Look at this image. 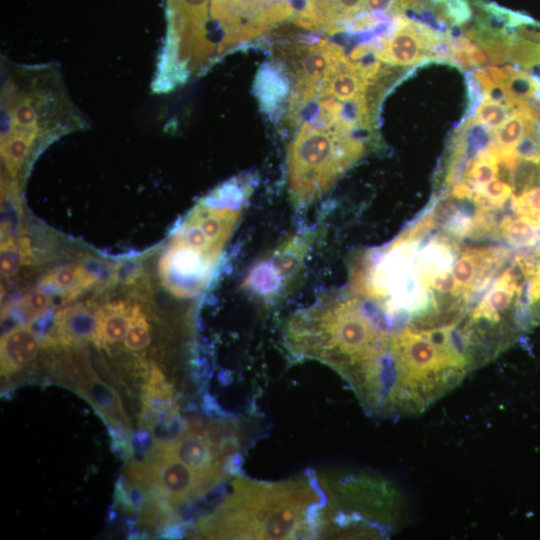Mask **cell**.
I'll use <instances>...</instances> for the list:
<instances>
[{
  "label": "cell",
  "mask_w": 540,
  "mask_h": 540,
  "mask_svg": "<svg viewBox=\"0 0 540 540\" xmlns=\"http://www.w3.org/2000/svg\"><path fill=\"white\" fill-rule=\"evenodd\" d=\"M287 349L335 370L370 412L381 413L389 331L378 311L351 290L325 295L294 313Z\"/></svg>",
  "instance_id": "1"
},
{
  "label": "cell",
  "mask_w": 540,
  "mask_h": 540,
  "mask_svg": "<svg viewBox=\"0 0 540 540\" xmlns=\"http://www.w3.org/2000/svg\"><path fill=\"white\" fill-rule=\"evenodd\" d=\"M321 494L309 479L236 478L228 492L188 526L208 539H297L317 535Z\"/></svg>",
  "instance_id": "2"
},
{
  "label": "cell",
  "mask_w": 540,
  "mask_h": 540,
  "mask_svg": "<svg viewBox=\"0 0 540 540\" xmlns=\"http://www.w3.org/2000/svg\"><path fill=\"white\" fill-rule=\"evenodd\" d=\"M1 157L16 177L38 142L82 129L85 119L52 65L2 66Z\"/></svg>",
  "instance_id": "3"
},
{
  "label": "cell",
  "mask_w": 540,
  "mask_h": 540,
  "mask_svg": "<svg viewBox=\"0 0 540 540\" xmlns=\"http://www.w3.org/2000/svg\"><path fill=\"white\" fill-rule=\"evenodd\" d=\"M366 133L345 123L303 121L287 151L288 190L295 207L325 195L365 153Z\"/></svg>",
  "instance_id": "4"
},
{
  "label": "cell",
  "mask_w": 540,
  "mask_h": 540,
  "mask_svg": "<svg viewBox=\"0 0 540 540\" xmlns=\"http://www.w3.org/2000/svg\"><path fill=\"white\" fill-rule=\"evenodd\" d=\"M326 484L327 504L319 510L317 536L372 538L393 528L397 497L382 481L351 477Z\"/></svg>",
  "instance_id": "5"
},
{
  "label": "cell",
  "mask_w": 540,
  "mask_h": 540,
  "mask_svg": "<svg viewBox=\"0 0 540 540\" xmlns=\"http://www.w3.org/2000/svg\"><path fill=\"white\" fill-rule=\"evenodd\" d=\"M54 383L65 386L88 401L107 427L120 428L132 434L130 418L119 391L98 376L88 365L64 362L48 374Z\"/></svg>",
  "instance_id": "6"
},
{
  "label": "cell",
  "mask_w": 540,
  "mask_h": 540,
  "mask_svg": "<svg viewBox=\"0 0 540 540\" xmlns=\"http://www.w3.org/2000/svg\"><path fill=\"white\" fill-rule=\"evenodd\" d=\"M316 233L300 232L284 240L253 267L245 280L246 287L267 299L284 291L311 250Z\"/></svg>",
  "instance_id": "7"
},
{
  "label": "cell",
  "mask_w": 540,
  "mask_h": 540,
  "mask_svg": "<svg viewBox=\"0 0 540 540\" xmlns=\"http://www.w3.org/2000/svg\"><path fill=\"white\" fill-rule=\"evenodd\" d=\"M40 337L29 326L19 325L1 337V391L12 390L13 376L33 365L41 351Z\"/></svg>",
  "instance_id": "8"
},
{
  "label": "cell",
  "mask_w": 540,
  "mask_h": 540,
  "mask_svg": "<svg viewBox=\"0 0 540 540\" xmlns=\"http://www.w3.org/2000/svg\"><path fill=\"white\" fill-rule=\"evenodd\" d=\"M98 310L92 305L77 304L58 311L54 316L53 335L45 342L49 345L71 346L84 340L96 343L98 339Z\"/></svg>",
  "instance_id": "9"
},
{
  "label": "cell",
  "mask_w": 540,
  "mask_h": 540,
  "mask_svg": "<svg viewBox=\"0 0 540 540\" xmlns=\"http://www.w3.org/2000/svg\"><path fill=\"white\" fill-rule=\"evenodd\" d=\"M99 331L95 345L108 349L109 344L120 341L127 333L132 321V307L124 303H110L98 310Z\"/></svg>",
  "instance_id": "10"
},
{
  "label": "cell",
  "mask_w": 540,
  "mask_h": 540,
  "mask_svg": "<svg viewBox=\"0 0 540 540\" xmlns=\"http://www.w3.org/2000/svg\"><path fill=\"white\" fill-rule=\"evenodd\" d=\"M95 279L96 276L84 268L67 265L46 275L42 279L40 287L58 291L62 295L63 301L66 302L93 284Z\"/></svg>",
  "instance_id": "11"
},
{
  "label": "cell",
  "mask_w": 540,
  "mask_h": 540,
  "mask_svg": "<svg viewBox=\"0 0 540 540\" xmlns=\"http://www.w3.org/2000/svg\"><path fill=\"white\" fill-rule=\"evenodd\" d=\"M255 86L261 106L268 113L276 109L287 92L286 78L271 65L260 69Z\"/></svg>",
  "instance_id": "12"
},
{
  "label": "cell",
  "mask_w": 540,
  "mask_h": 540,
  "mask_svg": "<svg viewBox=\"0 0 540 540\" xmlns=\"http://www.w3.org/2000/svg\"><path fill=\"white\" fill-rule=\"evenodd\" d=\"M151 342L150 325L140 306H132V321L124 338V345L131 351H143Z\"/></svg>",
  "instance_id": "13"
},
{
  "label": "cell",
  "mask_w": 540,
  "mask_h": 540,
  "mask_svg": "<svg viewBox=\"0 0 540 540\" xmlns=\"http://www.w3.org/2000/svg\"><path fill=\"white\" fill-rule=\"evenodd\" d=\"M53 303L51 293L40 287L39 289L27 294L20 301V310L16 319L21 323L24 320H35L41 317L45 311L49 310Z\"/></svg>",
  "instance_id": "14"
},
{
  "label": "cell",
  "mask_w": 540,
  "mask_h": 540,
  "mask_svg": "<svg viewBox=\"0 0 540 540\" xmlns=\"http://www.w3.org/2000/svg\"><path fill=\"white\" fill-rule=\"evenodd\" d=\"M509 111L502 102L486 96L476 109V118L484 125L499 127L508 119Z\"/></svg>",
  "instance_id": "15"
},
{
  "label": "cell",
  "mask_w": 540,
  "mask_h": 540,
  "mask_svg": "<svg viewBox=\"0 0 540 540\" xmlns=\"http://www.w3.org/2000/svg\"><path fill=\"white\" fill-rule=\"evenodd\" d=\"M1 274L4 277L13 276L22 264H25L18 241L12 237L5 238L1 243Z\"/></svg>",
  "instance_id": "16"
},
{
  "label": "cell",
  "mask_w": 540,
  "mask_h": 540,
  "mask_svg": "<svg viewBox=\"0 0 540 540\" xmlns=\"http://www.w3.org/2000/svg\"><path fill=\"white\" fill-rule=\"evenodd\" d=\"M111 450L124 462L129 463L134 457L131 434L120 428L108 427Z\"/></svg>",
  "instance_id": "17"
},
{
  "label": "cell",
  "mask_w": 540,
  "mask_h": 540,
  "mask_svg": "<svg viewBox=\"0 0 540 540\" xmlns=\"http://www.w3.org/2000/svg\"><path fill=\"white\" fill-rule=\"evenodd\" d=\"M131 443L136 460H144L154 449L156 439L153 434L144 428H140L131 434Z\"/></svg>",
  "instance_id": "18"
},
{
  "label": "cell",
  "mask_w": 540,
  "mask_h": 540,
  "mask_svg": "<svg viewBox=\"0 0 540 540\" xmlns=\"http://www.w3.org/2000/svg\"><path fill=\"white\" fill-rule=\"evenodd\" d=\"M452 25L463 24L471 18V7L466 0H443Z\"/></svg>",
  "instance_id": "19"
},
{
  "label": "cell",
  "mask_w": 540,
  "mask_h": 540,
  "mask_svg": "<svg viewBox=\"0 0 540 540\" xmlns=\"http://www.w3.org/2000/svg\"><path fill=\"white\" fill-rule=\"evenodd\" d=\"M537 106L540 108V96L536 100Z\"/></svg>",
  "instance_id": "20"
}]
</instances>
